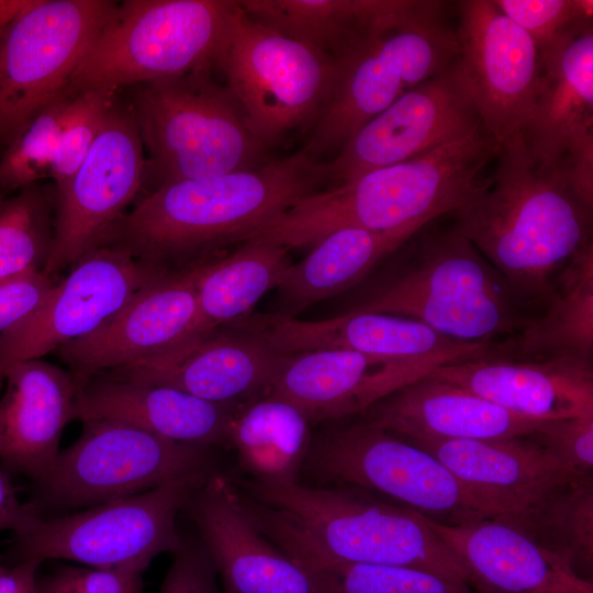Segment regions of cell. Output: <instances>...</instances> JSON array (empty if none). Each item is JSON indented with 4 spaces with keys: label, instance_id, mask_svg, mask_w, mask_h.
Listing matches in <instances>:
<instances>
[{
    "label": "cell",
    "instance_id": "4fadbf2b",
    "mask_svg": "<svg viewBox=\"0 0 593 593\" xmlns=\"http://www.w3.org/2000/svg\"><path fill=\"white\" fill-rule=\"evenodd\" d=\"M116 3L29 0L0 26V144L66 91Z\"/></svg>",
    "mask_w": 593,
    "mask_h": 593
},
{
    "label": "cell",
    "instance_id": "8fae6325",
    "mask_svg": "<svg viewBox=\"0 0 593 593\" xmlns=\"http://www.w3.org/2000/svg\"><path fill=\"white\" fill-rule=\"evenodd\" d=\"M215 67L266 147L313 124L342 72L310 46L251 20L240 7Z\"/></svg>",
    "mask_w": 593,
    "mask_h": 593
},
{
    "label": "cell",
    "instance_id": "7a4b0ae2",
    "mask_svg": "<svg viewBox=\"0 0 593 593\" xmlns=\"http://www.w3.org/2000/svg\"><path fill=\"white\" fill-rule=\"evenodd\" d=\"M237 489L255 525L298 562L412 567L469 584L456 556L412 508L346 485L249 480Z\"/></svg>",
    "mask_w": 593,
    "mask_h": 593
},
{
    "label": "cell",
    "instance_id": "ba28073f",
    "mask_svg": "<svg viewBox=\"0 0 593 593\" xmlns=\"http://www.w3.org/2000/svg\"><path fill=\"white\" fill-rule=\"evenodd\" d=\"M331 423L312 438L302 483L361 489L445 525L494 517L424 449L359 416Z\"/></svg>",
    "mask_w": 593,
    "mask_h": 593
},
{
    "label": "cell",
    "instance_id": "44dd1931",
    "mask_svg": "<svg viewBox=\"0 0 593 593\" xmlns=\"http://www.w3.org/2000/svg\"><path fill=\"white\" fill-rule=\"evenodd\" d=\"M224 593H327L320 578L273 544L251 521L236 483L217 471L184 510Z\"/></svg>",
    "mask_w": 593,
    "mask_h": 593
},
{
    "label": "cell",
    "instance_id": "f1b7e54d",
    "mask_svg": "<svg viewBox=\"0 0 593 593\" xmlns=\"http://www.w3.org/2000/svg\"><path fill=\"white\" fill-rule=\"evenodd\" d=\"M239 405L169 387L96 376L79 387L75 419L119 421L176 443L228 448L231 423Z\"/></svg>",
    "mask_w": 593,
    "mask_h": 593
},
{
    "label": "cell",
    "instance_id": "9a60e30c",
    "mask_svg": "<svg viewBox=\"0 0 593 593\" xmlns=\"http://www.w3.org/2000/svg\"><path fill=\"white\" fill-rule=\"evenodd\" d=\"M167 271L116 239L90 250L34 312L0 336V381L10 366L92 333Z\"/></svg>",
    "mask_w": 593,
    "mask_h": 593
},
{
    "label": "cell",
    "instance_id": "1f68e13d",
    "mask_svg": "<svg viewBox=\"0 0 593 593\" xmlns=\"http://www.w3.org/2000/svg\"><path fill=\"white\" fill-rule=\"evenodd\" d=\"M407 239L359 227L324 236L300 262L292 264L277 288L288 316L344 292L365 279Z\"/></svg>",
    "mask_w": 593,
    "mask_h": 593
},
{
    "label": "cell",
    "instance_id": "f546056e",
    "mask_svg": "<svg viewBox=\"0 0 593 593\" xmlns=\"http://www.w3.org/2000/svg\"><path fill=\"white\" fill-rule=\"evenodd\" d=\"M421 0H242L251 20L315 49L342 69L409 18Z\"/></svg>",
    "mask_w": 593,
    "mask_h": 593
},
{
    "label": "cell",
    "instance_id": "74e56055",
    "mask_svg": "<svg viewBox=\"0 0 593 593\" xmlns=\"http://www.w3.org/2000/svg\"><path fill=\"white\" fill-rule=\"evenodd\" d=\"M70 97L66 89L31 119L7 146L0 159V193L15 192L51 177Z\"/></svg>",
    "mask_w": 593,
    "mask_h": 593
},
{
    "label": "cell",
    "instance_id": "484cf974",
    "mask_svg": "<svg viewBox=\"0 0 593 593\" xmlns=\"http://www.w3.org/2000/svg\"><path fill=\"white\" fill-rule=\"evenodd\" d=\"M404 439L439 460L494 517L514 513L578 475L529 435L500 439Z\"/></svg>",
    "mask_w": 593,
    "mask_h": 593
},
{
    "label": "cell",
    "instance_id": "ab89813d",
    "mask_svg": "<svg viewBox=\"0 0 593 593\" xmlns=\"http://www.w3.org/2000/svg\"><path fill=\"white\" fill-rule=\"evenodd\" d=\"M541 49L574 30L591 24L592 0H493Z\"/></svg>",
    "mask_w": 593,
    "mask_h": 593
},
{
    "label": "cell",
    "instance_id": "d6986e66",
    "mask_svg": "<svg viewBox=\"0 0 593 593\" xmlns=\"http://www.w3.org/2000/svg\"><path fill=\"white\" fill-rule=\"evenodd\" d=\"M289 356L260 335L231 324L97 376L169 387L216 403L244 404L270 392Z\"/></svg>",
    "mask_w": 593,
    "mask_h": 593
},
{
    "label": "cell",
    "instance_id": "8d00e7d4",
    "mask_svg": "<svg viewBox=\"0 0 593 593\" xmlns=\"http://www.w3.org/2000/svg\"><path fill=\"white\" fill-rule=\"evenodd\" d=\"M299 563L320 578L327 593H479L467 583L412 567Z\"/></svg>",
    "mask_w": 593,
    "mask_h": 593
},
{
    "label": "cell",
    "instance_id": "ee69618b",
    "mask_svg": "<svg viewBox=\"0 0 593 593\" xmlns=\"http://www.w3.org/2000/svg\"><path fill=\"white\" fill-rule=\"evenodd\" d=\"M54 284L43 272L0 280V336L34 312Z\"/></svg>",
    "mask_w": 593,
    "mask_h": 593
},
{
    "label": "cell",
    "instance_id": "83f0119b",
    "mask_svg": "<svg viewBox=\"0 0 593 593\" xmlns=\"http://www.w3.org/2000/svg\"><path fill=\"white\" fill-rule=\"evenodd\" d=\"M403 438L500 439L536 433L547 421L515 414L428 373L357 415Z\"/></svg>",
    "mask_w": 593,
    "mask_h": 593
},
{
    "label": "cell",
    "instance_id": "f6af8a7d",
    "mask_svg": "<svg viewBox=\"0 0 593 593\" xmlns=\"http://www.w3.org/2000/svg\"><path fill=\"white\" fill-rule=\"evenodd\" d=\"M44 517L33 503H23L8 475L0 467V532L12 530L22 535Z\"/></svg>",
    "mask_w": 593,
    "mask_h": 593
},
{
    "label": "cell",
    "instance_id": "60d3db41",
    "mask_svg": "<svg viewBox=\"0 0 593 593\" xmlns=\"http://www.w3.org/2000/svg\"><path fill=\"white\" fill-rule=\"evenodd\" d=\"M146 566L118 567L60 564L36 578L37 593H143Z\"/></svg>",
    "mask_w": 593,
    "mask_h": 593
},
{
    "label": "cell",
    "instance_id": "2e32d148",
    "mask_svg": "<svg viewBox=\"0 0 593 593\" xmlns=\"http://www.w3.org/2000/svg\"><path fill=\"white\" fill-rule=\"evenodd\" d=\"M481 125L458 58L359 127L327 161L331 183L409 160Z\"/></svg>",
    "mask_w": 593,
    "mask_h": 593
},
{
    "label": "cell",
    "instance_id": "4316f807",
    "mask_svg": "<svg viewBox=\"0 0 593 593\" xmlns=\"http://www.w3.org/2000/svg\"><path fill=\"white\" fill-rule=\"evenodd\" d=\"M428 374L535 419L593 415L592 365L491 356L441 365Z\"/></svg>",
    "mask_w": 593,
    "mask_h": 593
},
{
    "label": "cell",
    "instance_id": "30bf717a",
    "mask_svg": "<svg viewBox=\"0 0 593 593\" xmlns=\"http://www.w3.org/2000/svg\"><path fill=\"white\" fill-rule=\"evenodd\" d=\"M212 447L176 443L132 424L82 422L81 433L60 450L37 484L42 508L68 513L141 494L171 481L216 470Z\"/></svg>",
    "mask_w": 593,
    "mask_h": 593
},
{
    "label": "cell",
    "instance_id": "3957f363",
    "mask_svg": "<svg viewBox=\"0 0 593 593\" xmlns=\"http://www.w3.org/2000/svg\"><path fill=\"white\" fill-rule=\"evenodd\" d=\"M499 142L484 128L409 160L371 170L300 200L254 242L288 248L315 245L344 227L412 237L434 220L454 214L491 184L484 169L495 160Z\"/></svg>",
    "mask_w": 593,
    "mask_h": 593
},
{
    "label": "cell",
    "instance_id": "ffe728a7",
    "mask_svg": "<svg viewBox=\"0 0 593 593\" xmlns=\"http://www.w3.org/2000/svg\"><path fill=\"white\" fill-rule=\"evenodd\" d=\"M209 260L165 272L96 331L59 347L56 351L79 387L187 339L197 322L198 283Z\"/></svg>",
    "mask_w": 593,
    "mask_h": 593
},
{
    "label": "cell",
    "instance_id": "7dc6e473",
    "mask_svg": "<svg viewBox=\"0 0 593 593\" xmlns=\"http://www.w3.org/2000/svg\"><path fill=\"white\" fill-rule=\"evenodd\" d=\"M29 0H0V26L21 11Z\"/></svg>",
    "mask_w": 593,
    "mask_h": 593
},
{
    "label": "cell",
    "instance_id": "5b68a950",
    "mask_svg": "<svg viewBox=\"0 0 593 593\" xmlns=\"http://www.w3.org/2000/svg\"><path fill=\"white\" fill-rule=\"evenodd\" d=\"M401 269L351 311L419 321L454 340L497 343L529 321L524 300L454 225L405 242Z\"/></svg>",
    "mask_w": 593,
    "mask_h": 593
},
{
    "label": "cell",
    "instance_id": "603a6c76",
    "mask_svg": "<svg viewBox=\"0 0 593 593\" xmlns=\"http://www.w3.org/2000/svg\"><path fill=\"white\" fill-rule=\"evenodd\" d=\"M437 366L345 349L290 354L268 394L296 406L312 425L354 417Z\"/></svg>",
    "mask_w": 593,
    "mask_h": 593
},
{
    "label": "cell",
    "instance_id": "6da1fadb",
    "mask_svg": "<svg viewBox=\"0 0 593 593\" xmlns=\"http://www.w3.org/2000/svg\"><path fill=\"white\" fill-rule=\"evenodd\" d=\"M331 183L327 161L303 149L242 171L161 184L122 219L112 239L178 270L219 257Z\"/></svg>",
    "mask_w": 593,
    "mask_h": 593
},
{
    "label": "cell",
    "instance_id": "836d02e7",
    "mask_svg": "<svg viewBox=\"0 0 593 593\" xmlns=\"http://www.w3.org/2000/svg\"><path fill=\"white\" fill-rule=\"evenodd\" d=\"M289 249L248 242L232 254L210 259L198 283V316L189 337L249 316L261 296L282 282L292 265Z\"/></svg>",
    "mask_w": 593,
    "mask_h": 593
},
{
    "label": "cell",
    "instance_id": "d6a6232c",
    "mask_svg": "<svg viewBox=\"0 0 593 593\" xmlns=\"http://www.w3.org/2000/svg\"><path fill=\"white\" fill-rule=\"evenodd\" d=\"M312 424L290 402L266 394L239 405L228 435L239 468L256 481H300Z\"/></svg>",
    "mask_w": 593,
    "mask_h": 593
},
{
    "label": "cell",
    "instance_id": "7402d4cb",
    "mask_svg": "<svg viewBox=\"0 0 593 593\" xmlns=\"http://www.w3.org/2000/svg\"><path fill=\"white\" fill-rule=\"evenodd\" d=\"M235 324L282 354L345 349L437 367L503 354V342H458L414 318L383 313L349 311L321 321L275 313L249 315Z\"/></svg>",
    "mask_w": 593,
    "mask_h": 593
},
{
    "label": "cell",
    "instance_id": "bcb514c9",
    "mask_svg": "<svg viewBox=\"0 0 593 593\" xmlns=\"http://www.w3.org/2000/svg\"><path fill=\"white\" fill-rule=\"evenodd\" d=\"M41 563L37 559L0 562V593H37L36 578Z\"/></svg>",
    "mask_w": 593,
    "mask_h": 593
},
{
    "label": "cell",
    "instance_id": "b9f144b4",
    "mask_svg": "<svg viewBox=\"0 0 593 593\" xmlns=\"http://www.w3.org/2000/svg\"><path fill=\"white\" fill-rule=\"evenodd\" d=\"M529 436L575 473H592L593 415L547 421Z\"/></svg>",
    "mask_w": 593,
    "mask_h": 593
},
{
    "label": "cell",
    "instance_id": "8992f818",
    "mask_svg": "<svg viewBox=\"0 0 593 593\" xmlns=\"http://www.w3.org/2000/svg\"><path fill=\"white\" fill-rule=\"evenodd\" d=\"M213 66L134 86L130 101L157 187L265 165L266 146L249 128ZM269 161V160H268Z\"/></svg>",
    "mask_w": 593,
    "mask_h": 593
},
{
    "label": "cell",
    "instance_id": "d590c367",
    "mask_svg": "<svg viewBox=\"0 0 593 593\" xmlns=\"http://www.w3.org/2000/svg\"><path fill=\"white\" fill-rule=\"evenodd\" d=\"M55 199L40 182L0 193V280L43 272L54 238Z\"/></svg>",
    "mask_w": 593,
    "mask_h": 593
},
{
    "label": "cell",
    "instance_id": "277c9868",
    "mask_svg": "<svg viewBox=\"0 0 593 593\" xmlns=\"http://www.w3.org/2000/svg\"><path fill=\"white\" fill-rule=\"evenodd\" d=\"M489 188L454 226L524 300L545 304L560 270L592 243V211L523 134L500 143Z\"/></svg>",
    "mask_w": 593,
    "mask_h": 593
},
{
    "label": "cell",
    "instance_id": "cb8c5ba5",
    "mask_svg": "<svg viewBox=\"0 0 593 593\" xmlns=\"http://www.w3.org/2000/svg\"><path fill=\"white\" fill-rule=\"evenodd\" d=\"M421 515L479 593H593L592 580L501 518L445 525Z\"/></svg>",
    "mask_w": 593,
    "mask_h": 593
},
{
    "label": "cell",
    "instance_id": "4dcf8cb0",
    "mask_svg": "<svg viewBox=\"0 0 593 593\" xmlns=\"http://www.w3.org/2000/svg\"><path fill=\"white\" fill-rule=\"evenodd\" d=\"M545 312L530 316L512 338L505 356L592 365L593 244L575 254L553 282Z\"/></svg>",
    "mask_w": 593,
    "mask_h": 593
},
{
    "label": "cell",
    "instance_id": "f35d334b",
    "mask_svg": "<svg viewBox=\"0 0 593 593\" xmlns=\"http://www.w3.org/2000/svg\"><path fill=\"white\" fill-rule=\"evenodd\" d=\"M116 90L91 89L71 94L64 112L51 171L55 193L61 191L98 137Z\"/></svg>",
    "mask_w": 593,
    "mask_h": 593
},
{
    "label": "cell",
    "instance_id": "7bdbcfd3",
    "mask_svg": "<svg viewBox=\"0 0 593 593\" xmlns=\"http://www.w3.org/2000/svg\"><path fill=\"white\" fill-rule=\"evenodd\" d=\"M215 567L199 538L182 536L159 593H224Z\"/></svg>",
    "mask_w": 593,
    "mask_h": 593
},
{
    "label": "cell",
    "instance_id": "ac0fdd59",
    "mask_svg": "<svg viewBox=\"0 0 593 593\" xmlns=\"http://www.w3.org/2000/svg\"><path fill=\"white\" fill-rule=\"evenodd\" d=\"M459 61L484 128L500 143L522 133L540 81L530 35L493 0L457 2Z\"/></svg>",
    "mask_w": 593,
    "mask_h": 593
},
{
    "label": "cell",
    "instance_id": "d4e9b609",
    "mask_svg": "<svg viewBox=\"0 0 593 593\" xmlns=\"http://www.w3.org/2000/svg\"><path fill=\"white\" fill-rule=\"evenodd\" d=\"M2 380L0 461L38 483L57 460L64 428L75 421L79 384L68 370L43 359L10 366Z\"/></svg>",
    "mask_w": 593,
    "mask_h": 593
},
{
    "label": "cell",
    "instance_id": "e575fe53",
    "mask_svg": "<svg viewBox=\"0 0 593 593\" xmlns=\"http://www.w3.org/2000/svg\"><path fill=\"white\" fill-rule=\"evenodd\" d=\"M497 518L564 560L583 579L592 580V473L574 475L527 506Z\"/></svg>",
    "mask_w": 593,
    "mask_h": 593
},
{
    "label": "cell",
    "instance_id": "5bb4252c",
    "mask_svg": "<svg viewBox=\"0 0 593 593\" xmlns=\"http://www.w3.org/2000/svg\"><path fill=\"white\" fill-rule=\"evenodd\" d=\"M146 157L130 102L115 98L103 126L55 193L54 238L43 273L52 279L110 240L145 179Z\"/></svg>",
    "mask_w": 593,
    "mask_h": 593
},
{
    "label": "cell",
    "instance_id": "9c48e42d",
    "mask_svg": "<svg viewBox=\"0 0 593 593\" xmlns=\"http://www.w3.org/2000/svg\"><path fill=\"white\" fill-rule=\"evenodd\" d=\"M446 4L421 0L409 18L376 37L343 68L304 152L317 159L337 154L365 123L457 61L456 29L446 20Z\"/></svg>",
    "mask_w": 593,
    "mask_h": 593
},
{
    "label": "cell",
    "instance_id": "e0dca14e",
    "mask_svg": "<svg viewBox=\"0 0 593 593\" xmlns=\"http://www.w3.org/2000/svg\"><path fill=\"white\" fill-rule=\"evenodd\" d=\"M539 54L540 81L532 116L522 132L525 144L593 209V23Z\"/></svg>",
    "mask_w": 593,
    "mask_h": 593
},
{
    "label": "cell",
    "instance_id": "7c38bea8",
    "mask_svg": "<svg viewBox=\"0 0 593 593\" xmlns=\"http://www.w3.org/2000/svg\"><path fill=\"white\" fill-rule=\"evenodd\" d=\"M212 473L188 475L141 494L42 517L33 529L16 535L13 562L37 559L100 568L148 567L158 555L178 551L182 535L177 516Z\"/></svg>",
    "mask_w": 593,
    "mask_h": 593
},
{
    "label": "cell",
    "instance_id": "52a82bcc",
    "mask_svg": "<svg viewBox=\"0 0 593 593\" xmlns=\"http://www.w3.org/2000/svg\"><path fill=\"white\" fill-rule=\"evenodd\" d=\"M232 0H125L116 3L67 91L118 90L215 67L233 19Z\"/></svg>",
    "mask_w": 593,
    "mask_h": 593
}]
</instances>
